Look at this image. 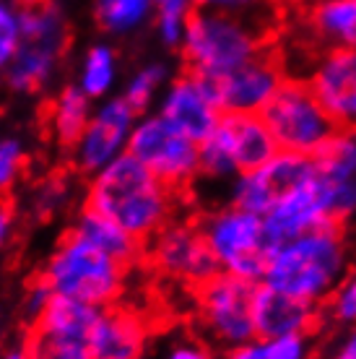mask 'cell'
I'll use <instances>...</instances> for the list:
<instances>
[{
  "mask_svg": "<svg viewBox=\"0 0 356 359\" xmlns=\"http://www.w3.org/2000/svg\"><path fill=\"white\" fill-rule=\"evenodd\" d=\"M315 172V162L307 154L276 151L258 170L242 172L234 185V206L263 216L268 208L294 190Z\"/></svg>",
  "mask_w": 356,
  "mask_h": 359,
  "instance_id": "12",
  "label": "cell"
},
{
  "mask_svg": "<svg viewBox=\"0 0 356 359\" xmlns=\"http://www.w3.org/2000/svg\"><path fill=\"white\" fill-rule=\"evenodd\" d=\"M125 271V266L73 229L62 234L53 261L42 273V281L53 294L73 297L78 302L102 307L120 297Z\"/></svg>",
  "mask_w": 356,
  "mask_h": 359,
  "instance_id": "4",
  "label": "cell"
},
{
  "mask_svg": "<svg viewBox=\"0 0 356 359\" xmlns=\"http://www.w3.org/2000/svg\"><path fill=\"white\" fill-rule=\"evenodd\" d=\"M159 6V32L167 45H179L185 32L187 13L193 11V0H156Z\"/></svg>",
  "mask_w": 356,
  "mask_h": 359,
  "instance_id": "26",
  "label": "cell"
},
{
  "mask_svg": "<svg viewBox=\"0 0 356 359\" xmlns=\"http://www.w3.org/2000/svg\"><path fill=\"white\" fill-rule=\"evenodd\" d=\"M193 76V73H190ZM198 86L219 112H245V115H260V109L268 104V99L276 94L278 83L286 76L281 73V63L271 50H263L245 65L234 68L224 76H193Z\"/></svg>",
  "mask_w": 356,
  "mask_h": 359,
  "instance_id": "9",
  "label": "cell"
},
{
  "mask_svg": "<svg viewBox=\"0 0 356 359\" xmlns=\"http://www.w3.org/2000/svg\"><path fill=\"white\" fill-rule=\"evenodd\" d=\"M252 289L255 284L232 276L226 271H219L214 278H208L205 284L193 289L200 302L203 323L214 331L216 339L234 344V346L255 339L252 318H249Z\"/></svg>",
  "mask_w": 356,
  "mask_h": 359,
  "instance_id": "10",
  "label": "cell"
},
{
  "mask_svg": "<svg viewBox=\"0 0 356 359\" xmlns=\"http://www.w3.org/2000/svg\"><path fill=\"white\" fill-rule=\"evenodd\" d=\"M8 359H24V354H18L16 351V354H8Z\"/></svg>",
  "mask_w": 356,
  "mask_h": 359,
  "instance_id": "38",
  "label": "cell"
},
{
  "mask_svg": "<svg viewBox=\"0 0 356 359\" xmlns=\"http://www.w3.org/2000/svg\"><path fill=\"white\" fill-rule=\"evenodd\" d=\"M330 313L336 315L338 320H356V276L348 278L346 284L333 294V302H330Z\"/></svg>",
  "mask_w": 356,
  "mask_h": 359,
  "instance_id": "31",
  "label": "cell"
},
{
  "mask_svg": "<svg viewBox=\"0 0 356 359\" xmlns=\"http://www.w3.org/2000/svg\"><path fill=\"white\" fill-rule=\"evenodd\" d=\"M21 8H27V6H36V3H45V0H16Z\"/></svg>",
  "mask_w": 356,
  "mask_h": 359,
  "instance_id": "37",
  "label": "cell"
},
{
  "mask_svg": "<svg viewBox=\"0 0 356 359\" xmlns=\"http://www.w3.org/2000/svg\"><path fill=\"white\" fill-rule=\"evenodd\" d=\"M172 198L174 190L153 177V172L146 170L133 154L125 151L99 170L86 206L109 216L146 248L153 234L170 222Z\"/></svg>",
  "mask_w": 356,
  "mask_h": 359,
  "instance_id": "1",
  "label": "cell"
},
{
  "mask_svg": "<svg viewBox=\"0 0 356 359\" xmlns=\"http://www.w3.org/2000/svg\"><path fill=\"white\" fill-rule=\"evenodd\" d=\"M153 0H97V24L107 32L123 34L141 24Z\"/></svg>",
  "mask_w": 356,
  "mask_h": 359,
  "instance_id": "24",
  "label": "cell"
},
{
  "mask_svg": "<svg viewBox=\"0 0 356 359\" xmlns=\"http://www.w3.org/2000/svg\"><path fill=\"white\" fill-rule=\"evenodd\" d=\"M211 135L224 146V151L229 154L234 170L240 175L258 170L260 164H266L278 151L260 115L224 112Z\"/></svg>",
  "mask_w": 356,
  "mask_h": 359,
  "instance_id": "16",
  "label": "cell"
},
{
  "mask_svg": "<svg viewBox=\"0 0 356 359\" xmlns=\"http://www.w3.org/2000/svg\"><path fill=\"white\" fill-rule=\"evenodd\" d=\"M115 76V55L109 47H94L86 57V68H83V94L86 97H102L109 89Z\"/></svg>",
  "mask_w": 356,
  "mask_h": 359,
  "instance_id": "25",
  "label": "cell"
},
{
  "mask_svg": "<svg viewBox=\"0 0 356 359\" xmlns=\"http://www.w3.org/2000/svg\"><path fill=\"white\" fill-rule=\"evenodd\" d=\"M315 170L330 180H354L356 177V135L338 130L328 144L312 154Z\"/></svg>",
  "mask_w": 356,
  "mask_h": 359,
  "instance_id": "23",
  "label": "cell"
},
{
  "mask_svg": "<svg viewBox=\"0 0 356 359\" xmlns=\"http://www.w3.org/2000/svg\"><path fill=\"white\" fill-rule=\"evenodd\" d=\"M21 42L11 57L8 83L13 89L32 91L47 81L57 57L68 47V27L53 0L27 6L18 13Z\"/></svg>",
  "mask_w": 356,
  "mask_h": 359,
  "instance_id": "7",
  "label": "cell"
},
{
  "mask_svg": "<svg viewBox=\"0 0 356 359\" xmlns=\"http://www.w3.org/2000/svg\"><path fill=\"white\" fill-rule=\"evenodd\" d=\"M161 79H164V68H161V65H151V68H146V71L138 73L133 79V83L128 86L125 102L133 107L135 115L149 107V102H151L153 91H156V86L161 83Z\"/></svg>",
  "mask_w": 356,
  "mask_h": 359,
  "instance_id": "27",
  "label": "cell"
},
{
  "mask_svg": "<svg viewBox=\"0 0 356 359\" xmlns=\"http://www.w3.org/2000/svg\"><path fill=\"white\" fill-rule=\"evenodd\" d=\"M268 3H271V0H193V6H196V8L229 13V16H237V18H242V21H247L249 27H252L249 13L266 8ZM255 29H258V27H255ZM258 32H260V29H258Z\"/></svg>",
  "mask_w": 356,
  "mask_h": 359,
  "instance_id": "29",
  "label": "cell"
},
{
  "mask_svg": "<svg viewBox=\"0 0 356 359\" xmlns=\"http://www.w3.org/2000/svg\"><path fill=\"white\" fill-rule=\"evenodd\" d=\"M18 167H21V146L16 141H3L0 144V188H6L16 177Z\"/></svg>",
  "mask_w": 356,
  "mask_h": 359,
  "instance_id": "32",
  "label": "cell"
},
{
  "mask_svg": "<svg viewBox=\"0 0 356 359\" xmlns=\"http://www.w3.org/2000/svg\"><path fill=\"white\" fill-rule=\"evenodd\" d=\"M310 29L330 47H356V0H320L307 6Z\"/></svg>",
  "mask_w": 356,
  "mask_h": 359,
  "instance_id": "20",
  "label": "cell"
},
{
  "mask_svg": "<svg viewBox=\"0 0 356 359\" xmlns=\"http://www.w3.org/2000/svg\"><path fill=\"white\" fill-rule=\"evenodd\" d=\"M266 359H307V336L289 333L266 341Z\"/></svg>",
  "mask_w": 356,
  "mask_h": 359,
  "instance_id": "30",
  "label": "cell"
},
{
  "mask_svg": "<svg viewBox=\"0 0 356 359\" xmlns=\"http://www.w3.org/2000/svg\"><path fill=\"white\" fill-rule=\"evenodd\" d=\"M161 117L172 128H177L182 135H187L190 141L203 144L205 138L216 130L221 112L214 107L211 99L205 97L196 79L190 73H185L179 81L172 83L170 94L164 99V107H161Z\"/></svg>",
  "mask_w": 356,
  "mask_h": 359,
  "instance_id": "17",
  "label": "cell"
},
{
  "mask_svg": "<svg viewBox=\"0 0 356 359\" xmlns=\"http://www.w3.org/2000/svg\"><path fill=\"white\" fill-rule=\"evenodd\" d=\"M146 245H149V250L143 252L161 273L182 278L193 289L205 284L208 278H214L221 271L211 248L205 245L203 234L198 232V226L167 224Z\"/></svg>",
  "mask_w": 356,
  "mask_h": 359,
  "instance_id": "11",
  "label": "cell"
},
{
  "mask_svg": "<svg viewBox=\"0 0 356 359\" xmlns=\"http://www.w3.org/2000/svg\"><path fill=\"white\" fill-rule=\"evenodd\" d=\"M312 94L341 130L356 128V47H330L315 68Z\"/></svg>",
  "mask_w": 356,
  "mask_h": 359,
  "instance_id": "13",
  "label": "cell"
},
{
  "mask_svg": "<svg viewBox=\"0 0 356 359\" xmlns=\"http://www.w3.org/2000/svg\"><path fill=\"white\" fill-rule=\"evenodd\" d=\"M76 232H78L83 240H89L91 245H97L99 250L107 252L109 258H115L125 269H130V266L143 255V250H146L138 240H133V237L125 232L120 224H115L109 216L99 214V211H94V208H89V206L83 208Z\"/></svg>",
  "mask_w": 356,
  "mask_h": 359,
  "instance_id": "19",
  "label": "cell"
},
{
  "mask_svg": "<svg viewBox=\"0 0 356 359\" xmlns=\"http://www.w3.org/2000/svg\"><path fill=\"white\" fill-rule=\"evenodd\" d=\"M229 359H266V341L260 339H249L245 344H237Z\"/></svg>",
  "mask_w": 356,
  "mask_h": 359,
  "instance_id": "33",
  "label": "cell"
},
{
  "mask_svg": "<svg viewBox=\"0 0 356 359\" xmlns=\"http://www.w3.org/2000/svg\"><path fill=\"white\" fill-rule=\"evenodd\" d=\"M260 120L266 123L278 151L307 156H312L341 130L312 94L310 83L296 79H284L278 83L276 94L260 109Z\"/></svg>",
  "mask_w": 356,
  "mask_h": 359,
  "instance_id": "5",
  "label": "cell"
},
{
  "mask_svg": "<svg viewBox=\"0 0 356 359\" xmlns=\"http://www.w3.org/2000/svg\"><path fill=\"white\" fill-rule=\"evenodd\" d=\"M266 36L247 21L229 13L196 8L187 13L182 32V53L187 73L224 76L245 65L266 50Z\"/></svg>",
  "mask_w": 356,
  "mask_h": 359,
  "instance_id": "3",
  "label": "cell"
},
{
  "mask_svg": "<svg viewBox=\"0 0 356 359\" xmlns=\"http://www.w3.org/2000/svg\"><path fill=\"white\" fill-rule=\"evenodd\" d=\"M249 318H252V333L260 341H271L289 333H307L317 323V305L304 302L292 294H284L268 284H255L252 299H249Z\"/></svg>",
  "mask_w": 356,
  "mask_h": 359,
  "instance_id": "14",
  "label": "cell"
},
{
  "mask_svg": "<svg viewBox=\"0 0 356 359\" xmlns=\"http://www.w3.org/2000/svg\"><path fill=\"white\" fill-rule=\"evenodd\" d=\"M47 120L53 126L62 149H76L89 126V97L81 89H62V94L47 107Z\"/></svg>",
  "mask_w": 356,
  "mask_h": 359,
  "instance_id": "21",
  "label": "cell"
},
{
  "mask_svg": "<svg viewBox=\"0 0 356 359\" xmlns=\"http://www.w3.org/2000/svg\"><path fill=\"white\" fill-rule=\"evenodd\" d=\"M135 112L123 99H112L99 109L78 141V167L83 172H97L107 167L130 138Z\"/></svg>",
  "mask_w": 356,
  "mask_h": 359,
  "instance_id": "15",
  "label": "cell"
},
{
  "mask_svg": "<svg viewBox=\"0 0 356 359\" xmlns=\"http://www.w3.org/2000/svg\"><path fill=\"white\" fill-rule=\"evenodd\" d=\"M198 232L203 234L221 271L249 284H258L266 276L271 248L263 234V216L234 206L205 216Z\"/></svg>",
  "mask_w": 356,
  "mask_h": 359,
  "instance_id": "6",
  "label": "cell"
},
{
  "mask_svg": "<svg viewBox=\"0 0 356 359\" xmlns=\"http://www.w3.org/2000/svg\"><path fill=\"white\" fill-rule=\"evenodd\" d=\"M146 344V323L133 310H102L89 333L91 359H141Z\"/></svg>",
  "mask_w": 356,
  "mask_h": 359,
  "instance_id": "18",
  "label": "cell"
},
{
  "mask_svg": "<svg viewBox=\"0 0 356 359\" xmlns=\"http://www.w3.org/2000/svg\"><path fill=\"white\" fill-rule=\"evenodd\" d=\"M21 42V29H18V13L0 0V68L11 63L16 55V47Z\"/></svg>",
  "mask_w": 356,
  "mask_h": 359,
  "instance_id": "28",
  "label": "cell"
},
{
  "mask_svg": "<svg viewBox=\"0 0 356 359\" xmlns=\"http://www.w3.org/2000/svg\"><path fill=\"white\" fill-rule=\"evenodd\" d=\"M11 214H13V211H11V203L0 198V243H3V237H6V232H8Z\"/></svg>",
  "mask_w": 356,
  "mask_h": 359,
  "instance_id": "35",
  "label": "cell"
},
{
  "mask_svg": "<svg viewBox=\"0 0 356 359\" xmlns=\"http://www.w3.org/2000/svg\"><path fill=\"white\" fill-rule=\"evenodd\" d=\"M128 154H133L174 193H182L198 175V144L172 128L161 115L146 117L130 130Z\"/></svg>",
  "mask_w": 356,
  "mask_h": 359,
  "instance_id": "8",
  "label": "cell"
},
{
  "mask_svg": "<svg viewBox=\"0 0 356 359\" xmlns=\"http://www.w3.org/2000/svg\"><path fill=\"white\" fill-rule=\"evenodd\" d=\"M24 359H91L89 339L68 336V333L45 331L39 325H32L24 344Z\"/></svg>",
  "mask_w": 356,
  "mask_h": 359,
  "instance_id": "22",
  "label": "cell"
},
{
  "mask_svg": "<svg viewBox=\"0 0 356 359\" xmlns=\"http://www.w3.org/2000/svg\"><path fill=\"white\" fill-rule=\"evenodd\" d=\"M170 359H208V351L200 346H179L172 351Z\"/></svg>",
  "mask_w": 356,
  "mask_h": 359,
  "instance_id": "34",
  "label": "cell"
},
{
  "mask_svg": "<svg viewBox=\"0 0 356 359\" xmlns=\"http://www.w3.org/2000/svg\"><path fill=\"white\" fill-rule=\"evenodd\" d=\"M346 273L343 229L336 222L320 224L278 245L268 258L263 284L304 302H322Z\"/></svg>",
  "mask_w": 356,
  "mask_h": 359,
  "instance_id": "2",
  "label": "cell"
},
{
  "mask_svg": "<svg viewBox=\"0 0 356 359\" xmlns=\"http://www.w3.org/2000/svg\"><path fill=\"white\" fill-rule=\"evenodd\" d=\"M312 3H320V0H304V6H312Z\"/></svg>",
  "mask_w": 356,
  "mask_h": 359,
  "instance_id": "39",
  "label": "cell"
},
{
  "mask_svg": "<svg viewBox=\"0 0 356 359\" xmlns=\"http://www.w3.org/2000/svg\"><path fill=\"white\" fill-rule=\"evenodd\" d=\"M333 359H356V331L351 333V339L343 344V349H341Z\"/></svg>",
  "mask_w": 356,
  "mask_h": 359,
  "instance_id": "36",
  "label": "cell"
}]
</instances>
